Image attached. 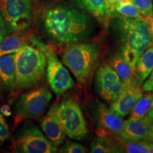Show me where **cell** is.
<instances>
[{
  "label": "cell",
  "instance_id": "6da1fadb",
  "mask_svg": "<svg viewBox=\"0 0 153 153\" xmlns=\"http://www.w3.org/2000/svg\"><path fill=\"white\" fill-rule=\"evenodd\" d=\"M41 24L45 36L60 45L86 41L94 30V25L87 14L65 4L45 9Z\"/></svg>",
  "mask_w": 153,
  "mask_h": 153
},
{
  "label": "cell",
  "instance_id": "7a4b0ae2",
  "mask_svg": "<svg viewBox=\"0 0 153 153\" xmlns=\"http://www.w3.org/2000/svg\"><path fill=\"white\" fill-rule=\"evenodd\" d=\"M113 27L120 54L135 70L139 57L152 44L148 22L144 16L140 18L114 17Z\"/></svg>",
  "mask_w": 153,
  "mask_h": 153
},
{
  "label": "cell",
  "instance_id": "3957f363",
  "mask_svg": "<svg viewBox=\"0 0 153 153\" xmlns=\"http://www.w3.org/2000/svg\"><path fill=\"white\" fill-rule=\"evenodd\" d=\"M46 65V57L42 51L26 45L16 55L15 89L24 91L37 86L43 79Z\"/></svg>",
  "mask_w": 153,
  "mask_h": 153
},
{
  "label": "cell",
  "instance_id": "277c9868",
  "mask_svg": "<svg viewBox=\"0 0 153 153\" xmlns=\"http://www.w3.org/2000/svg\"><path fill=\"white\" fill-rule=\"evenodd\" d=\"M99 58V51L97 45L83 41L70 44L62 55L63 64L82 84L89 82Z\"/></svg>",
  "mask_w": 153,
  "mask_h": 153
},
{
  "label": "cell",
  "instance_id": "5b68a950",
  "mask_svg": "<svg viewBox=\"0 0 153 153\" xmlns=\"http://www.w3.org/2000/svg\"><path fill=\"white\" fill-rule=\"evenodd\" d=\"M30 42L46 57L47 80L53 92L57 96H61L73 87L74 79L53 49L36 36L30 38Z\"/></svg>",
  "mask_w": 153,
  "mask_h": 153
},
{
  "label": "cell",
  "instance_id": "8992f818",
  "mask_svg": "<svg viewBox=\"0 0 153 153\" xmlns=\"http://www.w3.org/2000/svg\"><path fill=\"white\" fill-rule=\"evenodd\" d=\"M53 98L47 86H42L23 94L14 106L15 123L33 119L43 114Z\"/></svg>",
  "mask_w": 153,
  "mask_h": 153
},
{
  "label": "cell",
  "instance_id": "52a82bcc",
  "mask_svg": "<svg viewBox=\"0 0 153 153\" xmlns=\"http://www.w3.org/2000/svg\"><path fill=\"white\" fill-rule=\"evenodd\" d=\"M57 115L67 136L76 140L89 137V130L79 104L72 99L57 104Z\"/></svg>",
  "mask_w": 153,
  "mask_h": 153
},
{
  "label": "cell",
  "instance_id": "ba28073f",
  "mask_svg": "<svg viewBox=\"0 0 153 153\" xmlns=\"http://www.w3.org/2000/svg\"><path fill=\"white\" fill-rule=\"evenodd\" d=\"M14 152L53 153L57 148L33 124L26 125L19 131L13 142Z\"/></svg>",
  "mask_w": 153,
  "mask_h": 153
},
{
  "label": "cell",
  "instance_id": "9c48e42d",
  "mask_svg": "<svg viewBox=\"0 0 153 153\" xmlns=\"http://www.w3.org/2000/svg\"><path fill=\"white\" fill-rule=\"evenodd\" d=\"M0 9L11 33L30 26L33 19V0H0Z\"/></svg>",
  "mask_w": 153,
  "mask_h": 153
},
{
  "label": "cell",
  "instance_id": "30bf717a",
  "mask_svg": "<svg viewBox=\"0 0 153 153\" xmlns=\"http://www.w3.org/2000/svg\"><path fill=\"white\" fill-rule=\"evenodd\" d=\"M95 87L98 94L106 102L112 103L119 95L123 83L108 62L99 65L95 74Z\"/></svg>",
  "mask_w": 153,
  "mask_h": 153
},
{
  "label": "cell",
  "instance_id": "8fae6325",
  "mask_svg": "<svg viewBox=\"0 0 153 153\" xmlns=\"http://www.w3.org/2000/svg\"><path fill=\"white\" fill-rule=\"evenodd\" d=\"M93 118L98 127L97 134L109 133L120 136L123 133L126 120L118 116L102 103H98L93 111Z\"/></svg>",
  "mask_w": 153,
  "mask_h": 153
},
{
  "label": "cell",
  "instance_id": "7c38bea8",
  "mask_svg": "<svg viewBox=\"0 0 153 153\" xmlns=\"http://www.w3.org/2000/svg\"><path fill=\"white\" fill-rule=\"evenodd\" d=\"M141 85L137 82L128 85H123L122 90L116 100L111 103L110 109L120 117H126L130 114L143 94Z\"/></svg>",
  "mask_w": 153,
  "mask_h": 153
},
{
  "label": "cell",
  "instance_id": "4fadbf2b",
  "mask_svg": "<svg viewBox=\"0 0 153 153\" xmlns=\"http://www.w3.org/2000/svg\"><path fill=\"white\" fill-rule=\"evenodd\" d=\"M57 104H53L40 120L41 127L46 137L56 148L60 147L65 140L66 134L57 115Z\"/></svg>",
  "mask_w": 153,
  "mask_h": 153
},
{
  "label": "cell",
  "instance_id": "5bb4252c",
  "mask_svg": "<svg viewBox=\"0 0 153 153\" xmlns=\"http://www.w3.org/2000/svg\"><path fill=\"white\" fill-rule=\"evenodd\" d=\"M120 137L131 140L153 141V123L148 115L137 120H126Z\"/></svg>",
  "mask_w": 153,
  "mask_h": 153
},
{
  "label": "cell",
  "instance_id": "9a60e30c",
  "mask_svg": "<svg viewBox=\"0 0 153 153\" xmlns=\"http://www.w3.org/2000/svg\"><path fill=\"white\" fill-rule=\"evenodd\" d=\"M16 55L12 53L0 57V91L6 94H11L15 89Z\"/></svg>",
  "mask_w": 153,
  "mask_h": 153
},
{
  "label": "cell",
  "instance_id": "2e32d148",
  "mask_svg": "<svg viewBox=\"0 0 153 153\" xmlns=\"http://www.w3.org/2000/svg\"><path fill=\"white\" fill-rule=\"evenodd\" d=\"M108 63L119 76L123 85H128L137 82L135 77V70L131 68L120 52L114 53L108 59Z\"/></svg>",
  "mask_w": 153,
  "mask_h": 153
},
{
  "label": "cell",
  "instance_id": "e0dca14e",
  "mask_svg": "<svg viewBox=\"0 0 153 153\" xmlns=\"http://www.w3.org/2000/svg\"><path fill=\"white\" fill-rule=\"evenodd\" d=\"M74 3L82 10L87 11L101 22L106 20L109 16L106 0H74Z\"/></svg>",
  "mask_w": 153,
  "mask_h": 153
},
{
  "label": "cell",
  "instance_id": "ac0fdd59",
  "mask_svg": "<svg viewBox=\"0 0 153 153\" xmlns=\"http://www.w3.org/2000/svg\"><path fill=\"white\" fill-rule=\"evenodd\" d=\"M153 70V45H151L139 57L135 65V77L142 84L148 77Z\"/></svg>",
  "mask_w": 153,
  "mask_h": 153
},
{
  "label": "cell",
  "instance_id": "d6986e66",
  "mask_svg": "<svg viewBox=\"0 0 153 153\" xmlns=\"http://www.w3.org/2000/svg\"><path fill=\"white\" fill-rule=\"evenodd\" d=\"M153 101V93L152 91H147L137 101L129 114V120H137L142 119L148 114Z\"/></svg>",
  "mask_w": 153,
  "mask_h": 153
},
{
  "label": "cell",
  "instance_id": "ffe728a7",
  "mask_svg": "<svg viewBox=\"0 0 153 153\" xmlns=\"http://www.w3.org/2000/svg\"><path fill=\"white\" fill-rule=\"evenodd\" d=\"M26 45L24 40L16 34L7 36L0 43V57L20 52Z\"/></svg>",
  "mask_w": 153,
  "mask_h": 153
},
{
  "label": "cell",
  "instance_id": "44dd1931",
  "mask_svg": "<svg viewBox=\"0 0 153 153\" xmlns=\"http://www.w3.org/2000/svg\"><path fill=\"white\" fill-rule=\"evenodd\" d=\"M115 14L116 16L118 15L126 18H140L143 16L131 0H126L123 2L118 4L115 7Z\"/></svg>",
  "mask_w": 153,
  "mask_h": 153
},
{
  "label": "cell",
  "instance_id": "7402d4cb",
  "mask_svg": "<svg viewBox=\"0 0 153 153\" xmlns=\"http://www.w3.org/2000/svg\"><path fill=\"white\" fill-rule=\"evenodd\" d=\"M136 6L143 16L148 17L153 16L152 0H131Z\"/></svg>",
  "mask_w": 153,
  "mask_h": 153
},
{
  "label": "cell",
  "instance_id": "603a6c76",
  "mask_svg": "<svg viewBox=\"0 0 153 153\" xmlns=\"http://www.w3.org/2000/svg\"><path fill=\"white\" fill-rule=\"evenodd\" d=\"M58 152L62 153H85L87 148L79 143L67 141L62 148L59 149Z\"/></svg>",
  "mask_w": 153,
  "mask_h": 153
},
{
  "label": "cell",
  "instance_id": "cb8c5ba5",
  "mask_svg": "<svg viewBox=\"0 0 153 153\" xmlns=\"http://www.w3.org/2000/svg\"><path fill=\"white\" fill-rule=\"evenodd\" d=\"M10 136L9 126L6 121L4 116L0 112V141L4 143V141L9 139Z\"/></svg>",
  "mask_w": 153,
  "mask_h": 153
},
{
  "label": "cell",
  "instance_id": "d4e9b609",
  "mask_svg": "<svg viewBox=\"0 0 153 153\" xmlns=\"http://www.w3.org/2000/svg\"><path fill=\"white\" fill-rule=\"evenodd\" d=\"M11 33L10 30L6 24L4 19L1 14V9H0V43L7 36L10 35Z\"/></svg>",
  "mask_w": 153,
  "mask_h": 153
},
{
  "label": "cell",
  "instance_id": "484cf974",
  "mask_svg": "<svg viewBox=\"0 0 153 153\" xmlns=\"http://www.w3.org/2000/svg\"><path fill=\"white\" fill-rule=\"evenodd\" d=\"M142 88L144 91H153V70L150 75L143 83Z\"/></svg>",
  "mask_w": 153,
  "mask_h": 153
},
{
  "label": "cell",
  "instance_id": "4316f807",
  "mask_svg": "<svg viewBox=\"0 0 153 153\" xmlns=\"http://www.w3.org/2000/svg\"><path fill=\"white\" fill-rule=\"evenodd\" d=\"M0 112L4 116H6V117H9L12 114L11 108L7 104H3L0 106Z\"/></svg>",
  "mask_w": 153,
  "mask_h": 153
},
{
  "label": "cell",
  "instance_id": "83f0119b",
  "mask_svg": "<svg viewBox=\"0 0 153 153\" xmlns=\"http://www.w3.org/2000/svg\"><path fill=\"white\" fill-rule=\"evenodd\" d=\"M145 18L146 19L147 22H148L149 28H150L151 37H152V41L153 42V16L145 17Z\"/></svg>",
  "mask_w": 153,
  "mask_h": 153
},
{
  "label": "cell",
  "instance_id": "f1b7e54d",
  "mask_svg": "<svg viewBox=\"0 0 153 153\" xmlns=\"http://www.w3.org/2000/svg\"><path fill=\"white\" fill-rule=\"evenodd\" d=\"M148 116L149 119H150L151 121H152V123H153V101H152V106H151L150 109V111H149V112H148Z\"/></svg>",
  "mask_w": 153,
  "mask_h": 153
},
{
  "label": "cell",
  "instance_id": "f546056e",
  "mask_svg": "<svg viewBox=\"0 0 153 153\" xmlns=\"http://www.w3.org/2000/svg\"><path fill=\"white\" fill-rule=\"evenodd\" d=\"M148 153H153V141H148Z\"/></svg>",
  "mask_w": 153,
  "mask_h": 153
},
{
  "label": "cell",
  "instance_id": "4dcf8cb0",
  "mask_svg": "<svg viewBox=\"0 0 153 153\" xmlns=\"http://www.w3.org/2000/svg\"><path fill=\"white\" fill-rule=\"evenodd\" d=\"M1 143H1V141H0V145H1Z\"/></svg>",
  "mask_w": 153,
  "mask_h": 153
},
{
  "label": "cell",
  "instance_id": "1f68e13d",
  "mask_svg": "<svg viewBox=\"0 0 153 153\" xmlns=\"http://www.w3.org/2000/svg\"><path fill=\"white\" fill-rule=\"evenodd\" d=\"M152 3H153V0H152Z\"/></svg>",
  "mask_w": 153,
  "mask_h": 153
}]
</instances>
